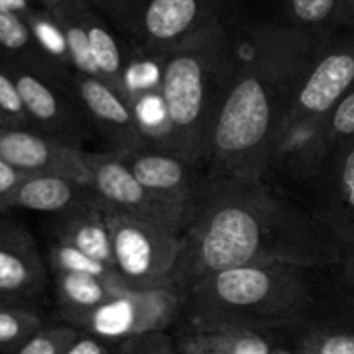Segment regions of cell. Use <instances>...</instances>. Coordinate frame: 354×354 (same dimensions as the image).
<instances>
[{"instance_id": "obj_1", "label": "cell", "mask_w": 354, "mask_h": 354, "mask_svg": "<svg viewBox=\"0 0 354 354\" xmlns=\"http://www.w3.org/2000/svg\"><path fill=\"white\" fill-rule=\"evenodd\" d=\"M251 265L306 270L337 265V254L324 225L263 180L209 176L180 235L173 289L183 294L213 273Z\"/></svg>"}, {"instance_id": "obj_2", "label": "cell", "mask_w": 354, "mask_h": 354, "mask_svg": "<svg viewBox=\"0 0 354 354\" xmlns=\"http://www.w3.org/2000/svg\"><path fill=\"white\" fill-rule=\"evenodd\" d=\"M325 38L287 23L261 24L234 38L230 80L207 156L213 175L265 178L280 128Z\"/></svg>"}, {"instance_id": "obj_3", "label": "cell", "mask_w": 354, "mask_h": 354, "mask_svg": "<svg viewBox=\"0 0 354 354\" xmlns=\"http://www.w3.org/2000/svg\"><path fill=\"white\" fill-rule=\"evenodd\" d=\"M234 38L223 21L162 55L161 95L171 145L190 165L207 161L211 133L227 90Z\"/></svg>"}, {"instance_id": "obj_4", "label": "cell", "mask_w": 354, "mask_h": 354, "mask_svg": "<svg viewBox=\"0 0 354 354\" xmlns=\"http://www.w3.org/2000/svg\"><path fill=\"white\" fill-rule=\"evenodd\" d=\"M192 332L220 327L280 328L304 318L313 306L303 268L251 265L199 280L182 294Z\"/></svg>"}, {"instance_id": "obj_5", "label": "cell", "mask_w": 354, "mask_h": 354, "mask_svg": "<svg viewBox=\"0 0 354 354\" xmlns=\"http://www.w3.org/2000/svg\"><path fill=\"white\" fill-rule=\"evenodd\" d=\"M113 242L114 268L133 292L173 289L180 235L161 223L104 204Z\"/></svg>"}, {"instance_id": "obj_6", "label": "cell", "mask_w": 354, "mask_h": 354, "mask_svg": "<svg viewBox=\"0 0 354 354\" xmlns=\"http://www.w3.org/2000/svg\"><path fill=\"white\" fill-rule=\"evenodd\" d=\"M182 294L171 289L120 292L93 310L62 317L68 325L107 344L165 332L182 308Z\"/></svg>"}, {"instance_id": "obj_7", "label": "cell", "mask_w": 354, "mask_h": 354, "mask_svg": "<svg viewBox=\"0 0 354 354\" xmlns=\"http://www.w3.org/2000/svg\"><path fill=\"white\" fill-rule=\"evenodd\" d=\"M317 220L337 254L341 283L354 292V140L332 149L320 171Z\"/></svg>"}, {"instance_id": "obj_8", "label": "cell", "mask_w": 354, "mask_h": 354, "mask_svg": "<svg viewBox=\"0 0 354 354\" xmlns=\"http://www.w3.org/2000/svg\"><path fill=\"white\" fill-rule=\"evenodd\" d=\"M353 83L354 28H344L322 41L283 123L324 121Z\"/></svg>"}, {"instance_id": "obj_9", "label": "cell", "mask_w": 354, "mask_h": 354, "mask_svg": "<svg viewBox=\"0 0 354 354\" xmlns=\"http://www.w3.org/2000/svg\"><path fill=\"white\" fill-rule=\"evenodd\" d=\"M82 159L90 175V185L106 206L147 218L178 235L183 234L187 227L183 214L152 196L128 168L121 152L83 151Z\"/></svg>"}, {"instance_id": "obj_10", "label": "cell", "mask_w": 354, "mask_h": 354, "mask_svg": "<svg viewBox=\"0 0 354 354\" xmlns=\"http://www.w3.org/2000/svg\"><path fill=\"white\" fill-rule=\"evenodd\" d=\"M2 62L16 82L31 130L83 149L82 142L88 135L90 127L73 97L69 83L48 78L23 66Z\"/></svg>"}, {"instance_id": "obj_11", "label": "cell", "mask_w": 354, "mask_h": 354, "mask_svg": "<svg viewBox=\"0 0 354 354\" xmlns=\"http://www.w3.org/2000/svg\"><path fill=\"white\" fill-rule=\"evenodd\" d=\"M69 88L82 109L86 124L100 135L109 151L124 152L147 147L130 100L97 76L73 73Z\"/></svg>"}, {"instance_id": "obj_12", "label": "cell", "mask_w": 354, "mask_h": 354, "mask_svg": "<svg viewBox=\"0 0 354 354\" xmlns=\"http://www.w3.org/2000/svg\"><path fill=\"white\" fill-rule=\"evenodd\" d=\"M221 21V0H145L138 17V47L165 55Z\"/></svg>"}, {"instance_id": "obj_13", "label": "cell", "mask_w": 354, "mask_h": 354, "mask_svg": "<svg viewBox=\"0 0 354 354\" xmlns=\"http://www.w3.org/2000/svg\"><path fill=\"white\" fill-rule=\"evenodd\" d=\"M123 159L138 182L154 197L183 214L189 223L196 207L201 185L187 159L168 149L147 145L138 151L124 152Z\"/></svg>"}, {"instance_id": "obj_14", "label": "cell", "mask_w": 354, "mask_h": 354, "mask_svg": "<svg viewBox=\"0 0 354 354\" xmlns=\"http://www.w3.org/2000/svg\"><path fill=\"white\" fill-rule=\"evenodd\" d=\"M83 149L31 128L0 127V156L26 175H64L90 183Z\"/></svg>"}, {"instance_id": "obj_15", "label": "cell", "mask_w": 354, "mask_h": 354, "mask_svg": "<svg viewBox=\"0 0 354 354\" xmlns=\"http://www.w3.org/2000/svg\"><path fill=\"white\" fill-rule=\"evenodd\" d=\"M99 196L86 182L64 175H28L9 197L3 209H28L37 213L64 214L83 204L99 203ZM102 203V201H100Z\"/></svg>"}, {"instance_id": "obj_16", "label": "cell", "mask_w": 354, "mask_h": 354, "mask_svg": "<svg viewBox=\"0 0 354 354\" xmlns=\"http://www.w3.org/2000/svg\"><path fill=\"white\" fill-rule=\"evenodd\" d=\"M45 283L47 270L33 237L0 244V304L30 306Z\"/></svg>"}, {"instance_id": "obj_17", "label": "cell", "mask_w": 354, "mask_h": 354, "mask_svg": "<svg viewBox=\"0 0 354 354\" xmlns=\"http://www.w3.org/2000/svg\"><path fill=\"white\" fill-rule=\"evenodd\" d=\"M324 121L283 123L273 147L270 168L282 169L289 175L315 178L330 154L325 140Z\"/></svg>"}, {"instance_id": "obj_18", "label": "cell", "mask_w": 354, "mask_h": 354, "mask_svg": "<svg viewBox=\"0 0 354 354\" xmlns=\"http://www.w3.org/2000/svg\"><path fill=\"white\" fill-rule=\"evenodd\" d=\"M54 239L114 268L109 225L104 213V203L100 201L59 214L54 225Z\"/></svg>"}, {"instance_id": "obj_19", "label": "cell", "mask_w": 354, "mask_h": 354, "mask_svg": "<svg viewBox=\"0 0 354 354\" xmlns=\"http://www.w3.org/2000/svg\"><path fill=\"white\" fill-rule=\"evenodd\" d=\"M82 17L86 28V35H88L92 57L99 78L127 97L124 73H127L131 52L124 47L113 28L107 24L106 17L100 16L92 6L83 7Z\"/></svg>"}, {"instance_id": "obj_20", "label": "cell", "mask_w": 354, "mask_h": 354, "mask_svg": "<svg viewBox=\"0 0 354 354\" xmlns=\"http://www.w3.org/2000/svg\"><path fill=\"white\" fill-rule=\"evenodd\" d=\"M0 59L35 73L69 83L44 57L24 16L0 10Z\"/></svg>"}, {"instance_id": "obj_21", "label": "cell", "mask_w": 354, "mask_h": 354, "mask_svg": "<svg viewBox=\"0 0 354 354\" xmlns=\"http://www.w3.org/2000/svg\"><path fill=\"white\" fill-rule=\"evenodd\" d=\"M55 296L62 317L93 310L120 292H127L107 280L83 273L54 272Z\"/></svg>"}, {"instance_id": "obj_22", "label": "cell", "mask_w": 354, "mask_h": 354, "mask_svg": "<svg viewBox=\"0 0 354 354\" xmlns=\"http://www.w3.org/2000/svg\"><path fill=\"white\" fill-rule=\"evenodd\" d=\"M24 19H26L44 57L50 62L52 68L59 75L64 76L66 80L71 78L75 69L71 64V55H69L64 30H62L55 14L45 7H37L30 14H26Z\"/></svg>"}, {"instance_id": "obj_23", "label": "cell", "mask_w": 354, "mask_h": 354, "mask_svg": "<svg viewBox=\"0 0 354 354\" xmlns=\"http://www.w3.org/2000/svg\"><path fill=\"white\" fill-rule=\"evenodd\" d=\"M346 0H283L287 24L328 37L341 30Z\"/></svg>"}, {"instance_id": "obj_24", "label": "cell", "mask_w": 354, "mask_h": 354, "mask_svg": "<svg viewBox=\"0 0 354 354\" xmlns=\"http://www.w3.org/2000/svg\"><path fill=\"white\" fill-rule=\"evenodd\" d=\"M190 341L209 354H272L261 332L242 327H220L206 332H192Z\"/></svg>"}, {"instance_id": "obj_25", "label": "cell", "mask_w": 354, "mask_h": 354, "mask_svg": "<svg viewBox=\"0 0 354 354\" xmlns=\"http://www.w3.org/2000/svg\"><path fill=\"white\" fill-rule=\"evenodd\" d=\"M85 6H90L88 2H76L69 3V6L59 7L54 9L52 12L61 23L62 30H64L66 41H68L69 55H71V64L75 73L85 76H97L95 62L92 57V48H90L88 35H86L85 23H83L82 10Z\"/></svg>"}, {"instance_id": "obj_26", "label": "cell", "mask_w": 354, "mask_h": 354, "mask_svg": "<svg viewBox=\"0 0 354 354\" xmlns=\"http://www.w3.org/2000/svg\"><path fill=\"white\" fill-rule=\"evenodd\" d=\"M48 263H50L52 272L83 273V275L99 277V279L113 283L118 289L127 290L123 282H121L120 275H118V272L113 266L85 254L83 251L66 244V242L55 241V239L52 241L50 248H48Z\"/></svg>"}, {"instance_id": "obj_27", "label": "cell", "mask_w": 354, "mask_h": 354, "mask_svg": "<svg viewBox=\"0 0 354 354\" xmlns=\"http://www.w3.org/2000/svg\"><path fill=\"white\" fill-rule=\"evenodd\" d=\"M41 328L40 313L31 306L0 304V353H16Z\"/></svg>"}, {"instance_id": "obj_28", "label": "cell", "mask_w": 354, "mask_h": 354, "mask_svg": "<svg viewBox=\"0 0 354 354\" xmlns=\"http://www.w3.org/2000/svg\"><path fill=\"white\" fill-rule=\"evenodd\" d=\"M301 354H354V315L310 332L301 344Z\"/></svg>"}, {"instance_id": "obj_29", "label": "cell", "mask_w": 354, "mask_h": 354, "mask_svg": "<svg viewBox=\"0 0 354 354\" xmlns=\"http://www.w3.org/2000/svg\"><path fill=\"white\" fill-rule=\"evenodd\" d=\"M324 130L330 151L354 140V83L325 118Z\"/></svg>"}, {"instance_id": "obj_30", "label": "cell", "mask_w": 354, "mask_h": 354, "mask_svg": "<svg viewBox=\"0 0 354 354\" xmlns=\"http://www.w3.org/2000/svg\"><path fill=\"white\" fill-rule=\"evenodd\" d=\"M0 127L31 128L16 82L2 61H0Z\"/></svg>"}, {"instance_id": "obj_31", "label": "cell", "mask_w": 354, "mask_h": 354, "mask_svg": "<svg viewBox=\"0 0 354 354\" xmlns=\"http://www.w3.org/2000/svg\"><path fill=\"white\" fill-rule=\"evenodd\" d=\"M78 334V328L71 327V325L44 327L12 354H64L68 346L75 341Z\"/></svg>"}, {"instance_id": "obj_32", "label": "cell", "mask_w": 354, "mask_h": 354, "mask_svg": "<svg viewBox=\"0 0 354 354\" xmlns=\"http://www.w3.org/2000/svg\"><path fill=\"white\" fill-rule=\"evenodd\" d=\"M88 3L100 16L107 17L124 31L135 35L145 0H88Z\"/></svg>"}, {"instance_id": "obj_33", "label": "cell", "mask_w": 354, "mask_h": 354, "mask_svg": "<svg viewBox=\"0 0 354 354\" xmlns=\"http://www.w3.org/2000/svg\"><path fill=\"white\" fill-rule=\"evenodd\" d=\"M114 354H180V351L165 332H154L120 342Z\"/></svg>"}, {"instance_id": "obj_34", "label": "cell", "mask_w": 354, "mask_h": 354, "mask_svg": "<svg viewBox=\"0 0 354 354\" xmlns=\"http://www.w3.org/2000/svg\"><path fill=\"white\" fill-rule=\"evenodd\" d=\"M26 173L17 169L10 162L0 156V211L3 209V204L9 201V197L19 189L21 183L26 180Z\"/></svg>"}, {"instance_id": "obj_35", "label": "cell", "mask_w": 354, "mask_h": 354, "mask_svg": "<svg viewBox=\"0 0 354 354\" xmlns=\"http://www.w3.org/2000/svg\"><path fill=\"white\" fill-rule=\"evenodd\" d=\"M64 354H114L107 342L80 330L75 341L68 346Z\"/></svg>"}, {"instance_id": "obj_36", "label": "cell", "mask_w": 354, "mask_h": 354, "mask_svg": "<svg viewBox=\"0 0 354 354\" xmlns=\"http://www.w3.org/2000/svg\"><path fill=\"white\" fill-rule=\"evenodd\" d=\"M37 7L33 0H0V10L19 14V16H26Z\"/></svg>"}, {"instance_id": "obj_37", "label": "cell", "mask_w": 354, "mask_h": 354, "mask_svg": "<svg viewBox=\"0 0 354 354\" xmlns=\"http://www.w3.org/2000/svg\"><path fill=\"white\" fill-rule=\"evenodd\" d=\"M344 28H354V0H346L344 9L341 16V30Z\"/></svg>"}, {"instance_id": "obj_38", "label": "cell", "mask_w": 354, "mask_h": 354, "mask_svg": "<svg viewBox=\"0 0 354 354\" xmlns=\"http://www.w3.org/2000/svg\"><path fill=\"white\" fill-rule=\"evenodd\" d=\"M272 354H294V353H290V351H287V349H283V348H275L272 351Z\"/></svg>"}]
</instances>
